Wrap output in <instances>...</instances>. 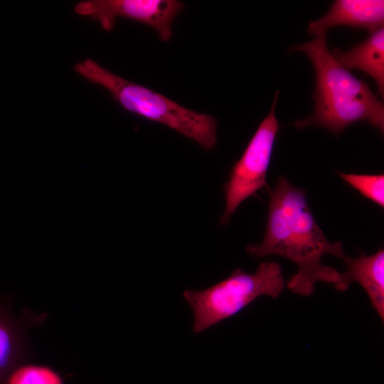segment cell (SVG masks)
<instances>
[{"label":"cell","instance_id":"1","mask_svg":"<svg viewBox=\"0 0 384 384\" xmlns=\"http://www.w3.org/2000/svg\"><path fill=\"white\" fill-rule=\"evenodd\" d=\"M247 252L256 257L276 255L292 261L298 270L287 282L294 293L310 296L318 282L338 284L341 272L324 265L329 254L345 260L342 242L324 235L309 209L304 190L280 176L270 194L265 233L261 242L249 244Z\"/></svg>","mask_w":384,"mask_h":384},{"label":"cell","instance_id":"2","mask_svg":"<svg viewBox=\"0 0 384 384\" xmlns=\"http://www.w3.org/2000/svg\"><path fill=\"white\" fill-rule=\"evenodd\" d=\"M304 53L311 61L316 83L313 98L315 107L311 115L297 120V129L319 126L338 136L351 124L367 121L383 133V102L363 80L351 74L332 55L326 43V33H319L292 51Z\"/></svg>","mask_w":384,"mask_h":384},{"label":"cell","instance_id":"3","mask_svg":"<svg viewBox=\"0 0 384 384\" xmlns=\"http://www.w3.org/2000/svg\"><path fill=\"white\" fill-rule=\"evenodd\" d=\"M75 70L100 85L127 111L164 124L196 142L205 150L217 144V122L211 115L188 109L154 90L128 81L91 59L80 61Z\"/></svg>","mask_w":384,"mask_h":384},{"label":"cell","instance_id":"4","mask_svg":"<svg viewBox=\"0 0 384 384\" xmlns=\"http://www.w3.org/2000/svg\"><path fill=\"white\" fill-rule=\"evenodd\" d=\"M284 286L280 265L264 262L254 273L236 269L209 288L184 291L183 298L193 313V333H201L234 316L259 297L277 298Z\"/></svg>","mask_w":384,"mask_h":384},{"label":"cell","instance_id":"5","mask_svg":"<svg viewBox=\"0 0 384 384\" xmlns=\"http://www.w3.org/2000/svg\"><path fill=\"white\" fill-rule=\"evenodd\" d=\"M278 96L277 90L269 114L232 169L225 189V207L220 224L227 223L243 201L266 185V175L279 130L274 114Z\"/></svg>","mask_w":384,"mask_h":384},{"label":"cell","instance_id":"6","mask_svg":"<svg viewBox=\"0 0 384 384\" xmlns=\"http://www.w3.org/2000/svg\"><path fill=\"white\" fill-rule=\"evenodd\" d=\"M183 8L176 0H90L78 3L75 10L97 21L107 31L112 30L119 17L145 23L166 42L172 36V22Z\"/></svg>","mask_w":384,"mask_h":384},{"label":"cell","instance_id":"7","mask_svg":"<svg viewBox=\"0 0 384 384\" xmlns=\"http://www.w3.org/2000/svg\"><path fill=\"white\" fill-rule=\"evenodd\" d=\"M383 0H336L320 19L311 21L308 32L311 35L326 33L336 26H346L354 29L366 28L371 33L383 26Z\"/></svg>","mask_w":384,"mask_h":384},{"label":"cell","instance_id":"8","mask_svg":"<svg viewBox=\"0 0 384 384\" xmlns=\"http://www.w3.org/2000/svg\"><path fill=\"white\" fill-rule=\"evenodd\" d=\"M347 270L341 273V279L334 287L346 290L353 282L365 289L380 319L384 320V250L370 255L362 254L358 258L348 257L344 260Z\"/></svg>","mask_w":384,"mask_h":384},{"label":"cell","instance_id":"9","mask_svg":"<svg viewBox=\"0 0 384 384\" xmlns=\"http://www.w3.org/2000/svg\"><path fill=\"white\" fill-rule=\"evenodd\" d=\"M345 68H357L370 75L376 82L379 94L384 93V28L371 33L364 41L348 50L338 48L331 52Z\"/></svg>","mask_w":384,"mask_h":384},{"label":"cell","instance_id":"10","mask_svg":"<svg viewBox=\"0 0 384 384\" xmlns=\"http://www.w3.org/2000/svg\"><path fill=\"white\" fill-rule=\"evenodd\" d=\"M18 338L10 317L0 309V384H6L16 361Z\"/></svg>","mask_w":384,"mask_h":384},{"label":"cell","instance_id":"11","mask_svg":"<svg viewBox=\"0 0 384 384\" xmlns=\"http://www.w3.org/2000/svg\"><path fill=\"white\" fill-rule=\"evenodd\" d=\"M351 186L382 208L384 206V175L356 174L339 172Z\"/></svg>","mask_w":384,"mask_h":384},{"label":"cell","instance_id":"12","mask_svg":"<svg viewBox=\"0 0 384 384\" xmlns=\"http://www.w3.org/2000/svg\"><path fill=\"white\" fill-rule=\"evenodd\" d=\"M6 384H63L60 376L49 368L26 366L16 369Z\"/></svg>","mask_w":384,"mask_h":384}]
</instances>
